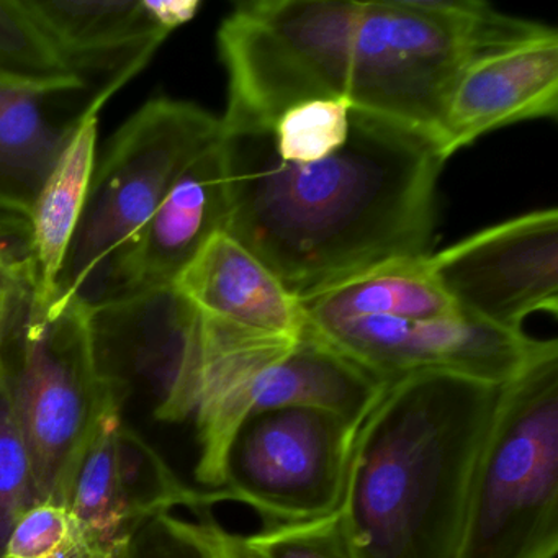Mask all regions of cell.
Returning a JSON list of instances; mask_svg holds the SVG:
<instances>
[{"instance_id":"cell-17","label":"cell","mask_w":558,"mask_h":558,"mask_svg":"<svg viewBox=\"0 0 558 558\" xmlns=\"http://www.w3.org/2000/svg\"><path fill=\"white\" fill-rule=\"evenodd\" d=\"M97 110L81 117L28 215L35 292L41 300L57 296L58 280L86 208L97 161Z\"/></svg>"},{"instance_id":"cell-12","label":"cell","mask_w":558,"mask_h":558,"mask_svg":"<svg viewBox=\"0 0 558 558\" xmlns=\"http://www.w3.org/2000/svg\"><path fill=\"white\" fill-rule=\"evenodd\" d=\"M228 217L230 198L218 138L182 172L135 243L116 260L96 305L171 290L205 244L227 231Z\"/></svg>"},{"instance_id":"cell-26","label":"cell","mask_w":558,"mask_h":558,"mask_svg":"<svg viewBox=\"0 0 558 558\" xmlns=\"http://www.w3.org/2000/svg\"><path fill=\"white\" fill-rule=\"evenodd\" d=\"M148 11L155 21L172 34L175 28L191 22L201 11L202 2L198 0H146Z\"/></svg>"},{"instance_id":"cell-15","label":"cell","mask_w":558,"mask_h":558,"mask_svg":"<svg viewBox=\"0 0 558 558\" xmlns=\"http://www.w3.org/2000/svg\"><path fill=\"white\" fill-rule=\"evenodd\" d=\"M45 34L83 77L102 74L107 100L135 77L169 37L146 0H25Z\"/></svg>"},{"instance_id":"cell-5","label":"cell","mask_w":558,"mask_h":558,"mask_svg":"<svg viewBox=\"0 0 558 558\" xmlns=\"http://www.w3.org/2000/svg\"><path fill=\"white\" fill-rule=\"evenodd\" d=\"M558 557V342L501 385L470 486L459 558Z\"/></svg>"},{"instance_id":"cell-23","label":"cell","mask_w":558,"mask_h":558,"mask_svg":"<svg viewBox=\"0 0 558 558\" xmlns=\"http://www.w3.org/2000/svg\"><path fill=\"white\" fill-rule=\"evenodd\" d=\"M243 541L253 558H355L339 508L313 521L264 525Z\"/></svg>"},{"instance_id":"cell-4","label":"cell","mask_w":558,"mask_h":558,"mask_svg":"<svg viewBox=\"0 0 558 558\" xmlns=\"http://www.w3.org/2000/svg\"><path fill=\"white\" fill-rule=\"evenodd\" d=\"M545 31L547 25L509 17L478 0L361 2L344 99L439 145L460 73L476 58Z\"/></svg>"},{"instance_id":"cell-18","label":"cell","mask_w":558,"mask_h":558,"mask_svg":"<svg viewBox=\"0 0 558 558\" xmlns=\"http://www.w3.org/2000/svg\"><path fill=\"white\" fill-rule=\"evenodd\" d=\"M54 96L0 86V214L28 220L77 120L58 122L48 100Z\"/></svg>"},{"instance_id":"cell-7","label":"cell","mask_w":558,"mask_h":558,"mask_svg":"<svg viewBox=\"0 0 558 558\" xmlns=\"http://www.w3.org/2000/svg\"><path fill=\"white\" fill-rule=\"evenodd\" d=\"M361 0H257L218 31L227 116L270 120L310 99L344 97Z\"/></svg>"},{"instance_id":"cell-24","label":"cell","mask_w":558,"mask_h":558,"mask_svg":"<svg viewBox=\"0 0 558 558\" xmlns=\"http://www.w3.org/2000/svg\"><path fill=\"white\" fill-rule=\"evenodd\" d=\"M84 545L68 506L44 501L28 508L19 519L2 558H71Z\"/></svg>"},{"instance_id":"cell-9","label":"cell","mask_w":558,"mask_h":558,"mask_svg":"<svg viewBox=\"0 0 558 558\" xmlns=\"http://www.w3.org/2000/svg\"><path fill=\"white\" fill-rule=\"evenodd\" d=\"M427 267L457 308L506 331L558 312V211H531L429 254Z\"/></svg>"},{"instance_id":"cell-1","label":"cell","mask_w":558,"mask_h":558,"mask_svg":"<svg viewBox=\"0 0 558 558\" xmlns=\"http://www.w3.org/2000/svg\"><path fill=\"white\" fill-rule=\"evenodd\" d=\"M220 122L227 231L296 299L430 254L447 161L436 140L354 107L349 125L308 142Z\"/></svg>"},{"instance_id":"cell-11","label":"cell","mask_w":558,"mask_h":558,"mask_svg":"<svg viewBox=\"0 0 558 558\" xmlns=\"http://www.w3.org/2000/svg\"><path fill=\"white\" fill-rule=\"evenodd\" d=\"M123 401L125 390L100 413L66 502L86 545L109 544L175 508L202 511L214 506L207 489L182 482L126 424Z\"/></svg>"},{"instance_id":"cell-14","label":"cell","mask_w":558,"mask_h":558,"mask_svg":"<svg viewBox=\"0 0 558 558\" xmlns=\"http://www.w3.org/2000/svg\"><path fill=\"white\" fill-rule=\"evenodd\" d=\"M172 290L205 318L254 335L293 339L305 328L300 300L228 231L205 244Z\"/></svg>"},{"instance_id":"cell-2","label":"cell","mask_w":558,"mask_h":558,"mask_svg":"<svg viewBox=\"0 0 558 558\" xmlns=\"http://www.w3.org/2000/svg\"><path fill=\"white\" fill-rule=\"evenodd\" d=\"M499 390L446 371L388 381L355 437L339 505L355 558H459Z\"/></svg>"},{"instance_id":"cell-21","label":"cell","mask_w":558,"mask_h":558,"mask_svg":"<svg viewBox=\"0 0 558 558\" xmlns=\"http://www.w3.org/2000/svg\"><path fill=\"white\" fill-rule=\"evenodd\" d=\"M0 86L41 96L83 93L87 87L25 0H0Z\"/></svg>"},{"instance_id":"cell-20","label":"cell","mask_w":558,"mask_h":558,"mask_svg":"<svg viewBox=\"0 0 558 558\" xmlns=\"http://www.w3.org/2000/svg\"><path fill=\"white\" fill-rule=\"evenodd\" d=\"M195 515H153L123 537L84 545L71 558H253L243 535L228 531L210 511Z\"/></svg>"},{"instance_id":"cell-3","label":"cell","mask_w":558,"mask_h":558,"mask_svg":"<svg viewBox=\"0 0 558 558\" xmlns=\"http://www.w3.org/2000/svg\"><path fill=\"white\" fill-rule=\"evenodd\" d=\"M0 367L27 446L37 502L66 506L104 408L125 384L104 367L93 305L35 289L0 339Z\"/></svg>"},{"instance_id":"cell-22","label":"cell","mask_w":558,"mask_h":558,"mask_svg":"<svg viewBox=\"0 0 558 558\" xmlns=\"http://www.w3.org/2000/svg\"><path fill=\"white\" fill-rule=\"evenodd\" d=\"M37 505L31 457L15 416L11 391L0 367V558L12 529Z\"/></svg>"},{"instance_id":"cell-6","label":"cell","mask_w":558,"mask_h":558,"mask_svg":"<svg viewBox=\"0 0 558 558\" xmlns=\"http://www.w3.org/2000/svg\"><path fill=\"white\" fill-rule=\"evenodd\" d=\"M221 122L184 100H149L96 161L86 208L54 299L96 305L116 260L135 243L182 172L220 138Z\"/></svg>"},{"instance_id":"cell-8","label":"cell","mask_w":558,"mask_h":558,"mask_svg":"<svg viewBox=\"0 0 558 558\" xmlns=\"http://www.w3.org/2000/svg\"><path fill=\"white\" fill-rule=\"evenodd\" d=\"M359 429L318 408L251 413L228 447L223 485L208 489L211 499L215 505L250 506L264 525L295 524L331 514L344 496Z\"/></svg>"},{"instance_id":"cell-16","label":"cell","mask_w":558,"mask_h":558,"mask_svg":"<svg viewBox=\"0 0 558 558\" xmlns=\"http://www.w3.org/2000/svg\"><path fill=\"white\" fill-rule=\"evenodd\" d=\"M387 384L332 348L305 323L289 348L251 375L244 407L247 416L272 408H318L362 426Z\"/></svg>"},{"instance_id":"cell-25","label":"cell","mask_w":558,"mask_h":558,"mask_svg":"<svg viewBox=\"0 0 558 558\" xmlns=\"http://www.w3.org/2000/svg\"><path fill=\"white\" fill-rule=\"evenodd\" d=\"M32 289L35 269L28 220L0 214V339Z\"/></svg>"},{"instance_id":"cell-13","label":"cell","mask_w":558,"mask_h":558,"mask_svg":"<svg viewBox=\"0 0 558 558\" xmlns=\"http://www.w3.org/2000/svg\"><path fill=\"white\" fill-rule=\"evenodd\" d=\"M558 112V34H544L473 60L457 77L440 123L449 159L486 133Z\"/></svg>"},{"instance_id":"cell-19","label":"cell","mask_w":558,"mask_h":558,"mask_svg":"<svg viewBox=\"0 0 558 558\" xmlns=\"http://www.w3.org/2000/svg\"><path fill=\"white\" fill-rule=\"evenodd\" d=\"M427 256L385 264L300 299L305 323L351 316L439 318L460 312L430 274Z\"/></svg>"},{"instance_id":"cell-10","label":"cell","mask_w":558,"mask_h":558,"mask_svg":"<svg viewBox=\"0 0 558 558\" xmlns=\"http://www.w3.org/2000/svg\"><path fill=\"white\" fill-rule=\"evenodd\" d=\"M306 326L385 381L413 372L446 371L501 387L545 344L462 312L439 318L351 316Z\"/></svg>"}]
</instances>
